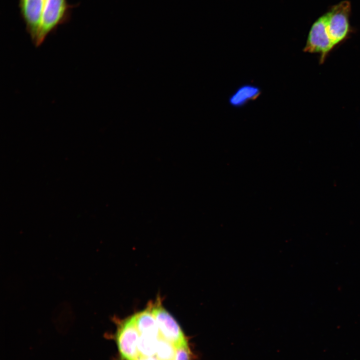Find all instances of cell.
<instances>
[{
    "label": "cell",
    "instance_id": "cell-4",
    "mask_svg": "<svg viewBox=\"0 0 360 360\" xmlns=\"http://www.w3.org/2000/svg\"><path fill=\"white\" fill-rule=\"evenodd\" d=\"M158 325L160 336L172 343L175 347L186 342L184 332L175 319L163 307L161 300L148 304Z\"/></svg>",
    "mask_w": 360,
    "mask_h": 360
},
{
    "label": "cell",
    "instance_id": "cell-5",
    "mask_svg": "<svg viewBox=\"0 0 360 360\" xmlns=\"http://www.w3.org/2000/svg\"><path fill=\"white\" fill-rule=\"evenodd\" d=\"M44 2V0H19L18 2L20 16L34 44L38 34Z\"/></svg>",
    "mask_w": 360,
    "mask_h": 360
},
{
    "label": "cell",
    "instance_id": "cell-3",
    "mask_svg": "<svg viewBox=\"0 0 360 360\" xmlns=\"http://www.w3.org/2000/svg\"><path fill=\"white\" fill-rule=\"evenodd\" d=\"M114 336L122 360H136L140 356L138 342L140 333L132 316L118 324Z\"/></svg>",
    "mask_w": 360,
    "mask_h": 360
},
{
    "label": "cell",
    "instance_id": "cell-9",
    "mask_svg": "<svg viewBox=\"0 0 360 360\" xmlns=\"http://www.w3.org/2000/svg\"><path fill=\"white\" fill-rule=\"evenodd\" d=\"M176 351V347L172 343L160 336L155 354L159 360H174Z\"/></svg>",
    "mask_w": 360,
    "mask_h": 360
},
{
    "label": "cell",
    "instance_id": "cell-2",
    "mask_svg": "<svg viewBox=\"0 0 360 360\" xmlns=\"http://www.w3.org/2000/svg\"><path fill=\"white\" fill-rule=\"evenodd\" d=\"M76 5L67 0H44L36 46H40L47 36L71 18L72 10Z\"/></svg>",
    "mask_w": 360,
    "mask_h": 360
},
{
    "label": "cell",
    "instance_id": "cell-11",
    "mask_svg": "<svg viewBox=\"0 0 360 360\" xmlns=\"http://www.w3.org/2000/svg\"><path fill=\"white\" fill-rule=\"evenodd\" d=\"M136 360H159L156 356H140Z\"/></svg>",
    "mask_w": 360,
    "mask_h": 360
},
{
    "label": "cell",
    "instance_id": "cell-8",
    "mask_svg": "<svg viewBox=\"0 0 360 360\" xmlns=\"http://www.w3.org/2000/svg\"><path fill=\"white\" fill-rule=\"evenodd\" d=\"M158 338L140 335L138 342L140 356H154Z\"/></svg>",
    "mask_w": 360,
    "mask_h": 360
},
{
    "label": "cell",
    "instance_id": "cell-10",
    "mask_svg": "<svg viewBox=\"0 0 360 360\" xmlns=\"http://www.w3.org/2000/svg\"><path fill=\"white\" fill-rule=\"evenodd\" d=\"M176 349L174 360H192L191 352L187 342L176 346Z\"/></svg>",
    "mask_w": 360,
    "mask_h": 360
},
{
    "label": "cell",
    "instance_id": "cell-1",
    "mask_svg": "<svg viewBox=\"0 0 360 360\" xmlns=\"http://www.w3.org/2000/svg\"><path fill=\"white\" fill-rule=\"evenodd\" d=\"M350 12V2L345 0L319 18L310 30L304 52L319 54L320 62H324L329 52L348 37Z\"/></svg>",
    "mask_w": 360,
    "mask_h": 360
},
{
    "label": "cell",
    "instance_id": "cell-6",
    "mask_svg": "<svg viewBox=\"0 0 360 360\" xmlns=\"http://www.w3.org/2000/svg\"><path fill=\"white\" fill-rule=\"evenodd\" d=\"M132 316L140 335L160 336L156 320L148 304L145 310L135 314Z\"/></svg>",
    "mask_w": 360,
    "mask_h": 360
},
{
    "label": "cell",
    "instance_id": "cell-7",
    "mask_svg": "<svg viewBox=\"0 0 360 360\" xmlns=\"http://www.w3.org/2000/svg\"><path fill=\"white\" fill-rule=\"evenodd\" d=\"M261 94L260 88L255 85L245 84L240 86L229 98V104L233 107L240 108L249 102L257 99Z\"/></svg>",
    "mask_w": 360,
    "mask_h": 360
}]
</instances>
